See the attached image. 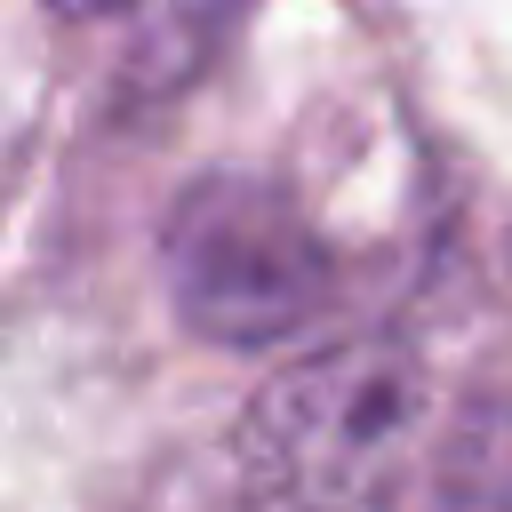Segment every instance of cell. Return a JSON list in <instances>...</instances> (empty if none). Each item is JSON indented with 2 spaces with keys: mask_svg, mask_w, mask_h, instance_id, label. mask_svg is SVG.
Segmentation results:
<instances>
[{
  "mask_svg": "<svg viewBox=\"0 0 512 512\" xmlns=\"http://www.w3.org/2000/svg\"><path fill=\"white\" fill-rule=\"evenodd\" d=\"M176 312L216 344H280L328 312L336 264L304 208L264 176H200L160 224Z\"/></svg>",
  "mask_w": 512,
  "mask_h": 512,
  "instance_id": "2",
  "label": "cell"
},
{
  "mask_svg": "<svg viewBox=\"0 0 512 512\" xmlns=\"http://www.w3.org/2000/svg\"><path fill=\"white\" fill-rule=\"evenodd\" d=\"M248 512H512V400L400 344H336L240 416Z\"/></svg>",
  "mask_w": 512,
  "mask_h": 512,
  "instance_id": "1",
  "label": "cell"
},
{
  "mask_svg": "<svg viewBox=\"0 0 512 512\" xmlns=\"http://www.w3.org/2000/svg\"><path fill=\"white\" fill-rule=\"evenodd\" d=\"M64 16H96V8H112V0H56Z\"/></svg>",
  "mask_w": 512,
  "mask_h": 512,
  "instance_id": "3",
  "label": "cell"
}]
</instances>
